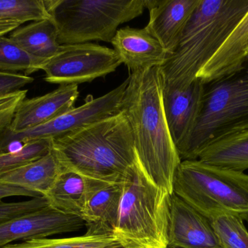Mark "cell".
<instances>
[{
    "label": "cell",
    "instance_id": "23",
    "mask_svg": "<svg viewBox=\"0 0 248 248\" xmlns=\"http://www.w3.org/2000/svg\"><path fill=\"white\" fill-rule=\"evenodd\" d=\"M46 61L28 53L10 37L0 36V71H23L29 76L42 70Z\"/></svg>",
    "mask_w": 248,
    "mask_h": 248
},
{
    "label": "cell",
    "instance_id": "9",
    "mask_svg": "<svg viewBox=\"0 0 248 248\" xmlns=\"http://www.w3.org/2000/svg\"><path fill=\"white\" fill-rule=\"evenodd\" d=\"M122 64L114 49L87 42L61 45L59 52L46 61L42 71L45 81L51 84L78 85L106 77Z\"/></svg>",
    "mask_w": 248,
    "mask_h": 248
},
{
    "label": "cell",
    "instance_id": "2",
    "mask_svg": "<svg viewBox=\"0 0 248 248\" xmlns=\"http://www.w3.org/2000/svg\"><path fill=\"white\" fill-rule=\"evenodd\" d=\"M62 167L108 183L123 182L138 159L132 131L122 112L51 139Z\"/></svg>",
    "mask_w": 248,
    "mask_h": 248
},
{
    "label": "cell",
    "instance_id": "1",
    "mask_svg": "<svg viewBox=\"0 0 248 248\" xmlns=\"http://www.w3.org/2000/svg\"><path fill=\"white\" fill-rule=\"evenodd\" d=\"M122 100L139 159L152 180L173 194L181 160L163 109V79L160 67L129 74Z\"/></svg>",
    "mask_w": 248,
    "mask_h": 248
},
{
    "label": "cell",
    "instance_id": "20",
    "mask_svg": "<svg viewBox=\"0 0 248 248\" xmlns=\"http://www.w3.org/2000/svg\"><path fill=\"white\" fill-rule=\"evenodd\" d=\"M10 39L26 52L41 59H50L61 49L52 19L32 22L10 33Z\"/></svg>",
    "mask_w": 248,
    "mask_h": 248
},
{
    "label": "cell",
    "instance_id": "17",
    "mask_svg": "<svg viewBox=\"0 0 248 248\" xmlns=\"http://www.w3.org/2000/svg\"><path fill=\"white\" fill-rule=\"evenodd\" d=\"M106 183L63 167L45 197L55 209L81 218L90 195Z\"/></svg>",
    "mask_w": 248,
    "mask_h": 248
},
{
    "label": "cell",
    "instance_id": "11",
    "mask_svg": "<svg viewBox=\"0 0 248 248\" xmlns=\"http://www.w3.org/2000/svg\"><path fill=\"white\" fill-rule=\"evenodd\" d=\"M204 93L205 84L199 79L185 88L163 87V109L179 155L196 125L202 109Z\"/></svg>",
    "mask_w": 248,
    "mask_h": 248
},
{
    "label": "cell",
    "instance_id": "5",
    "mask_svg": "<svg viewBox=\"0 0 248 248\" xmlns=\"http://www.w3.org/2000/svg\"><path fill=\"white\" fill-rule=\"evenodd\" d=\"M173 194L208 220L223 214L248 221V174L203 163L181 162Z\"/></svg>",
    "mask_w": 248,
    "mask_h": 248
},
{
    "label": "cell",
    "instance_id": "14",
    "mask_svg": "<svg viewBox=\"0 0 248 248\" xmlns=\"http://www.w3.org/2000/svg\"><path fill=\"white\" fill-rule=\"evenodd\" d=\"M79 96L78 85H60L44 96L25 99L17 108L13 122L6 131L23 132L46 123L75 107Z\"/></svg>",
    "mask_w": 248,
    "mask_h": 248
},
{
    "label": "cell",
    "instance_id": "3",
    "mask_svg": "<svg viewBox=\"0 0 248 248\" xmlns=\"http://www.w3.org/2000/svg\"><path fill=\"white\" fill-rule=\"evenodd\" d=\"M248 12V0H200L174 52L160 67L164 88H185L197 80Z\"/></svg>",
    "mask_w": 248,
    "mask_h": 248
},
{
    "label": "cell",
    "instance_id": "18",
    "mask_svg": "<svg viewBox=\"0 0 248 248\" xmlns=\"http://www.w3.org/2000/svg\"><path fill=\"white\" fill-rule=\"evenodd\" d=\"M123 190V182L106 183L90 195L81 216L87 227L86 234H113L119 218Z\"/></svg>",
    "mask_w": 248,
    "mask_h": 248
},
{
    "label": "cell",
    "instance_id": "22",
    "mask_svg": "<svg viewBox=\"0 0 248 248\" xmlns=\"http://www.w3.org/2000/svg\"><path fill=\"white\" fill-rule=\"evenodd\" d=\"M3 248H124L113 234L93 235L63 239H32L9 244Z\"/></svg>",
    "mask_w": 248,
    "mask_h": 248
},
{
    "label": "cell",
    "instance_id": "24",
    "mask_svg": "<svg viewBox=\"0 0 248 248\" xmlns=\"http://www.w3.org/2000/svg\"><path fill=\"white\" fill-rule=\"evenodd\" d=\"M51 19L46 0H0V20L18 22Z\"/></svg>",
    "mask_w": 248,
    "mask_h": 248
},
{
    "label": "cell",
    "instance_id": "30",
    "mask_svg": "<svg viewBox=\"0 0 248 248\" xmlns=\"http://www.w3.org/2000/svg\"><path fill=\"white\" fill-rule=\"evenodd\" d=\"M15 196L31 197L33 198L44 197L40 194L28 190L24 188L0 183V202L4 198Z\"/></svg>",
    "mask_w": 248,
    "mask_h": 248
},
{
    "label": "cell",
    "instance_id": "13",
    "mask_svg": "<svg viewBox=\"0 0 248 248\" xmlns=\"http://www.w3.org/2000/svg\"><path fill=\"white\" fill-rule=\"evenodd\" d=\"M200 0H145L150 20L145 26L169 56L174 52Z\"/></svg>",
    "mask_w": 248,
    "mask_h": 248
},
{
    "label": "cell",
    "instance_id": "19",
    "mask_svg": "<svg viewBox=\"0 0 248 248\" xmlns=\"http://www.w3.org/2000/svg\"><path fill=\"white\" fill-rule=\"evenodd\" d=\"M62 169L51 150L47 155L4 175L0 178V183L24 188L45 197Z\"/></svg>",
    "mask_w": 248,
    "mask_h": 248
},
{
    "label": "cell",
    "instance_id": "16",
    "mask_svg": "<svg viewBox=\"0 0 248 248\" xmlns=\"http://www.w3.org/2000/svg\"><path fill=\"white\" fill-rule=\"evenodd\" d=\"M248 61V12L232 31L197 79L204 84L240 71Z\"/></svg>",
    "mask_w": 248,
    "mask_h": 248
},
{
    "label": "cell",
    "instance_id": "7",
    "mask_svg": "<svg viewBox=\"0 0 248 248\" xmlns=\"http://www.w3.org/2000/svg\"><path fill=\"white\" fill-rule=\"evenodd\" d=\"M60 45L111 43L119 26L142 14L145 0H46Z\"/></svg>",
    "mask_w": 248,
    "mask_h": 248
},
{
    "label": "cell",
    "instance_id": "6",
    "mask_svg": "<svg viewBox=\"0 0 248 248\" xmlns=\"http://www.w3.org/2000/svg\"><path fill=\"white\" fill-rule=\"evenodd\" d=\"M247 64V63H246ZM205 84L203 101L195 128L179 154L198 160L205 147L221 138L248 131V66Z\"/></svg>",
    "mask_w": 248,
    "mask_h": 248
},
{
    "label": "cell",
    "instance_id": "10",
    "mask_svg": "<svg viewBox=\"0 0 248 248\" xmlns=\"http://www.w3.org/2000/svg\"><path fill=\"white\" fill-rule=\"evenodd\" d=\"M85 226L82 218L65 214L50 205L0 224V248L16 240L45 238L78 231Z\"/></svg>",
    "mask_w": 248,
    "mask_h": 248
},
{
    "label": "cell",
    "instance_id": "29",
    "mask_svg": "<svg viewBox=\"0 0 248 248\" xmlns=\"http://www.w3.org/2000/svg\"><path fill=\"white\" fill-rule=\"evenodd\" d=\"M30 76L0 71V97L22 90V87L33 83Z\"/></svg>",
    "mask_w": 248,
    "mask_h": 248
},
{
    "label": "cell",
    "instance_id": "25",
    "mask_svg": "<svg viewBox=\"0 0 248 248\" xmlns=\"http://www.w3.org/2000/svg\"><path fill=\"white\" fill-rule=\"evenodd\" d=\"M51 150V140H39L26 143L17 149L0 153V178L47 155Z\"/></svg>",
    "mask_w": 248,
    "mask_h": 248
},
{
    "label": "cell",
    "instance_id": "26",
    "mask_svg": "<svg viewBox=\"0 0 248 248\" xmlns=\"http://www.w3.org/2000/svg\"><path fill=\"white\" fill-rule=\"evenodd\" d=\"M210 221L223 248H248V232L240 217L223 214Z\"/></svg>",
    "mask_w": 248,
    "mask_h": 248
},
{
    "label": "cell",
    "instance_id": "15",
    "mask_svg": "<svg viewBox=\"0 0 248 248\" xmlns=\"http://www.w3.org/2000/svg\"><path fill=\"white\" fill-rule=\"evenodd\" d=\"M111 44L129 74L161 67L169 57L161 44L146 27L122 28L116 32Z\"/></svg>",
    "mask_w": 248,
    "mask_h": 248
},
{
    "label": "cell",
    "instance_id": "28",
    "mask_svg": "<svg viewBox=\"0 0 248 248\" xmlns=\"http://www.w3.org/2000/svg\"><path fill=\"white\" fill-rule=\"evenodd\" d=\"M28 90H20L0 97V135L13 122L17 108L26 99Z\"/></svg>",
    "mask_w": 248,
    "mask_h": 248
},
{
    "label": "cell",
    "instance_id": "21",
    "mask_svg": "<svg viewBox=\"0 0 248 248\" xmlns=\"http://www.w3.org/2000/svg\"><path fill=\"white\" fill-rule=\"evenodd\" d=\"M198 160L237 171L248 170V131L209 144L200 152Z\"/></svg>",
    "mask_w": 248,
    "mask_h": 248
},
{
    "label": "cell",
    "instance_id": "8",
    "mask_svg": "<svg viewBox=\"0 0 248 248\" xmlns=\"http://www.w3.org/2000/svg\"><path fill=\"white\" fill-rule=\"evenodd\" d=\"M128 78L111 91L98 98L89 96L78 107L60 115L58 117L23 132L5 131L0 135V153L12 151L16 144H26L39 140L52 139L75 132L87 125L119 113Z\"/></svg>",
    "mask_w": 248,
    "mask_h": 248
},
{
    "label": "cell",
    "instance_id": "12",
    "mask_svg": "<svg viewBox=\"0 0 248 248\" xmlns=\"http://www.w3.org/2000/svg\"><path fill=\"white\" fill-rule=\"evenodd\" d=\"M170 248H224L211 221L172 194L169 225Z\"/></svg>",
    "mask_w": 248,
    "mask_h": 248
},
{
    "label": "cell",
    "instance_id": "27",
    "mask_svg": "<svg viewBox=\"0 0 248 248\" xmlns=\"http://www.w3.org/2000/svg\"><path fill=\"white\" fill-rule=\"evenodd\" d=\"M49 202L45 197L33 198L31 200L19 202H0V224L14 219L25 214L38 211L48 206Z\"/></svg>",
    "mask_w": 248,
    "mask_h": 248
},
{
    "label": "cell",
    "instance_id": "4",
    "mask_svg": "<svg viewBox=\"0 0 248 248\" xmlns=\"http://www.w3.org/2000/svg\"><path fill=\"white\" fill-rule=\"evenodd\" d=\"M113 234L124 248H169L172 194L157 186L140 159L128 168Z\"/></svg>",
    "mask_w": 248,
    "mask_h": 248
},
{
    "label": "cell",
    "instance_id": "31",
    "mask_svg": "<svg viewBox=\"0 0 248 248\" xmlns=\"http://www.w3.org/2000/svg\"><path fill=\"white\" fill-rule=\"evenodd\" d=\"M20 23L16 21L0 20V36H4L8 33H11L15 29L20 27Z\"/></svg>",
    "mask_w": 248,
    "mask_h": 248
}]
</instances>
